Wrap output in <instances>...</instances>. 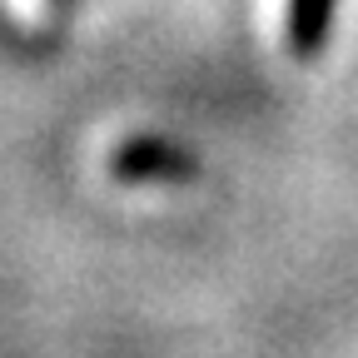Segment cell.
<instances>
[{
    "instance_id": "cell-1",
    "label": "cell",
    "mask_w": 358,
    "mask_h": 358,
    "mask_svg": "<svg viewBox=\"0 0 358 358\" xmlns=\"http://www.w3.org/2000/svg\"><path fill=\"white\" fill-rule=\"evenodd\" d=\"M334 6L338 0H259V20L268 35V50L308 65L324 55L329 45V25H334Z\"/></svg>"
}]
</instances>
